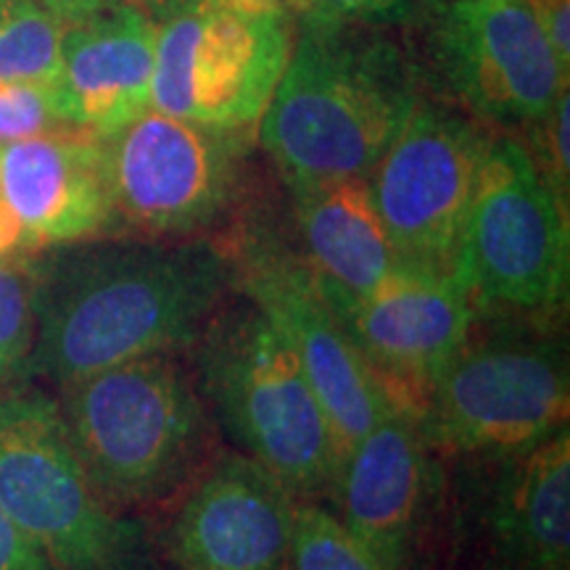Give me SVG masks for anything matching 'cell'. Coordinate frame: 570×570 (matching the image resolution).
<instances>
[{
  "label": "cell",
  "instance_id": "cell-27",
  "mask_svg": "<svg viewBox=\"0 0 570 570\" xmlns=\"http://www.w3.org/2000/svg\"><path fill=\"white\" fill-rule=\"evenodd\" d=\"M529 6L558 61L570 69V0H529Z\"/></svg>",
  "mask_w": 570,
  "mask_h": 570
},
{
  "label": "cell",
  "instance_id": "cell-4",
  "mask_svg": "<svg viewBox=\"0 0 570 570\" xmlns=\"http://www.w3.org/2000/svg\"><path fill=\"white\" fill-rule=\"evenodd\" d=\"M63 425L114 508L159 502L202 462L209 415L169 354L106 367L61 389Z\"/></svg>",
  "mask_w": 570,
  "mask_h": 570
},
{
  "label": "cell",
  "instance_id": "cell-6",
  "mask_svg": "<svg viewBox=\"0 0 570 570\" xmlns=\"http://www.w3.org/2000/svg\"><path fill=\"white\" fill-rule=\"evenodd\" d=\"M454 273L479 309L541 315L566 302L568 204L510 135H491L483 154Z\"/></svg>",
  "mask_w": 570,
  "mask_h": 570
},
{
  "label": "cell",
  "instance_id": "cell-15",
  "mask_svg": "<svg viewBox=\"0 0 570 570\" xmlns=\"http://www.w3.org/2000/svg\"><path fill=\"white\" fill-rule=\"evenodd\" d=\"M0 198L27 248L77 244L117 223L104 138L80 127L0 146Z\"/></svg>",
  "mask_w": 570,
  "mask_h": 570
},
{
  "label": "cell",
  "instance_id": "cell-10",
  "mask_svg": "<svg viewBox=\"0 0 570 570\" xmlns=\"http://www.w3.org/2000/svg\"><path fill=\"white\" fill-rule=\"evenodd\" d=\"M225 259L230 285L296 352L331 417L344 460L346 449L365 436L377 420L402 407H396L391 391L348 336L306 256H296L269 238H248L235 246L233 254H225Z\"/></svg>",
  "mask_w": 570,
  "mask_h": 570
},
{
  "label": "cell",
  "instance_id": "cell-23",
  "mask_svg": "<svg viewBox=\"0 0 570 570\" xmlns=\"http://www.w3.org/2000/svg\"><path fill=\"white\" fill-rule=\"evenodd\" d=\"M69 127L56 82H0V146Z\"/></svg>",
  "mask_w": 570,
  "mask_h": 570
},
{
  "label": "cell",
  "instance_id": "cell-14",
  "mask_svg": "<svg viewBox=\"0 0 570 570\" xmlns=\"http://www.w3.org/2000/svg\"><path fill=\"white\" fill-rule=\"evenodd\" d=\"M298 502L248 454H225L185 494L164 550L180 570H288Z\"/></svg>",
  "mask_w": 570,
  "mask_h": 570
},
{
  "label": "cell",
  "instance_id": "cell-22",
  "mask_svg": "<svg viewBox=\"0 0 570 570\" xmlns=\"http://www.w3.org/2000/svg\"><path fill=\"white\" fill-rule=\"evenodd\" d=\"M40 265L21 254L0 256V383L21 370L38 325Z\"/></svg>",
  "mask_w": 570,
  "mask_h": 570
},
{
  "label": "cell",
  "instance_id": "cell-24",
  "mask_svg": "<svg viewBox=\"0 0 570 570\" xmlns=\"http://www.w3.org/2000/svg\"><path fill=\"white\" fill-rule=\"evenodd\" d=\"M568 127H570V98L568 90L558 98L547 117L529 125L531 146L529 154L537 164L544 183L568 204V180H570V154H568Z\"/></svg>",
  "mask_w": 570,
  "mask_h": 570
},
{
  "label": "cell",
  "instance_id": "cell-25",
  "mask_svg": "<svg viewBox=\"0 0 570 570\" xmlns=\"http://www.w3.org/2000/svg\"><path fill=\"white\" fill-rule=\"evenodd\" d=\"M439 3L441 0H304V11H320L327 17L391 30V27L423 24Z\"/></svg>",
  "mask_w": 570,
  "mask_h": 570
},
{
  "label": "cell",
  "instance_id": "cell-2",
  "mask_svg": "<svg viewBox=\"0 0 570 570\" xmlns=\"http://www.w3.org/2000/svg\"><path fill=\"white\" fill-rule=\"evenodd\" d=\"M259 142L285 183L370 175L420 104V69L391 30L320 11L294 17Z\"/></svg>",
  "mask_w": 570,
  "mask_h": 570
},
{
  "label": "cell",
  "instance_id": "cell-11",
  "mask_svg": "<svg viewBox=\"0 0 570 570\" xmlns=\"http://www.w3.org/2000/svg\"><path fill=\"white\" fill-rule=\"evenodd\" d=\"M248 132L217 130L159 109L104 138L117 219L148 235H190L233 204Z\"/></svg>",
  "mask_w": 570,
  "mask_h": 570
},
{
  "label": "cell",
  "instance_id": "cell-20",
  "mask_svg": "<svg viewBox=\"0 0 570 570\" xmlns=\"http://www.w3.org/2000/svg\"><path fill=\"white\" fill-rule=\"evenodd\" d=\"M69 21L40 0H0V82H56Z\"/></svg>",
  "mask_w": 570,
  "mask_h": 570
},
{
  "label": "cell",
  "instance_id": "cell-12",
  "mask_svg": "<svg viewBox=\"0 0 570 570\" xmlns=\"http://www.w3.org/2000/svg\"><path fill=\"white\" fill-rule=\"evenodd\" d=\"M491 135L468 114L420 98L367 180L399 256L452 269Z\"/></svg>",
  "mask_w": 570,
  "mask_h": 570
},
{
  "label": "cell",
  "instance_id": "cell-7",
  "mask_svg": "<svg viewBox=\"0 0 570 570\" xmlns=\"http://www.w3.org/2000/svg\"><path fill=\"white\" fill-rule=\"evenodd\" d=\"M568 404L562 348L525 338L468 341L425 389L415 423L428 449L494 462L566 428Z\"/></svg>",
  "mask_w": 570,
  "mask_h": 570
},
{
  "label": "cell",
  "instance_id": "cell-16",
  "mask_svg": "<svg viewBox=\"0 0 570 570\" xmlns=\"http://www.w3.org/2000/svg\"><path fill=\"white\" fill-rule=\"evenodd\" d=\"M156 35L159 21L135 0L71 21L56 80L63 122L109 138L151 109Z\"/></svg>",
  "mask_w": 570,
  "mask_h": 570
},
{
  "label": "cell",
  "instance_id": "cell-13",
  "mask_svg": "<svg viewBox=\"0 0 570 570\" xmlns=\"http://www.w3.org/2000/svg\"><path fill=\"white\" fill-rule=\"evenodd\" d=\"M325 296L396 407L412 415L433 377L468 344L479 315L458 273L404 259L365 296Z\"/></svg>",
  "mask_w": 570,
  "mask_h": 570
},
{
  "label": "cell",
  "instance_id": "cell-3",
  "mask_svg": "<svg viewBox=\"0 0 570 570\" xmlns=\"http://www.w3.org/2000/svg\"><path fill=\"white\" fill-rule=\"evenodd\" d=\"M196 346L204 394L244 454L298 499L333 491L336 433L283 333L246 302L217 312Z\"/></svg>",
  "mask_w": 570,
  "mask_h": 570
},
{
  "label": "cell",
  "instance_id": "cell-29",
  "mask_svg": "<svg viewBox=\"0 0 570 570\" xmlns=\"http://www.w3.org/2000/svg\"><path fill=\"white\" fill-rule=\"evenodd\" d=\"M40 3L48 6V9L56 11L63 21H69L71 24V21L90 17V13L109 9V6L127 3V0H40Z\"/></svg>",
  "mask_w": 570,
  "mask_h": 570
},
{
  "label": "cell",
  "instance_id": "cell-17",
  "mask_svg": "<svg viewBox=\"0 0 570 570\" xmlns=\"http://www.w3.org/2000/svg\"><path fill=\"white\" fill-rule=\"evenodd\" d=\"M415 415L391 410L346 449L333 491L338 520L391 568L410 570L431 460Z\"/></svg>",
  "mask_w": 570,
  "mask_h": 570
},
{
  "label": "cell",
  "instance_id": "cell-26",
  "mask_svg": "<svg viewBox=\"0 0 570 570\" xmlns=\"http://www.w3.org/2000/svg\"><path fill=\"white\" fill-rule=\"evenodd\" d=\"M0 570H56L35 541L0 508Z\"/></svg>",
  "mask_w": 570,
  "mask_h": 570
},
{
  "label": "cell",
  "instance_id": "cell-30",
  "mask_svg": "<svg viewBox=\"0 0 570 570\" xmlns=\"http://www.w3.org/2000/svg\"><path fill=\"white\" fill-rule=\"evenodd\" d=\"M21 252H27L24 233H21V227L17 219H13L9 206L0 198V256H11Z\"/></svg>",
  "mask_w": 570,
  "mask_h": 570
},
{
  "label": "cell",
  "instance_id": "cell-5",
  "mask_svg": "<svg viewBox=\"0 0 570 570\" xmlns=\"http://www.w3.org/2000/svg\"><path fill=\"white\" fill-rule=\"evenodd\" d=\"M0 508L56 570H140V523L106 502L40 391L0 389Z\"/></svg>",
  "mask_w": 570,
  "mask_h": 570
},
{
  "label": "cell",
  "instance_id": "cell-8",
  "mask_svg": "<svg viewBox=\"0 0 570 570\" xmlns=\"http://www.w3.org/2000/svg\"><path fill=\"white\" fill-rule=\"evenodd\" d=\"M159 21L151 109L217 130L252 132L281 82L294 19L198 3Z\"/></svg>",
  "mask_w": 570,
  "mask_h": 570
},
{
  "label": "cell",
  "instance_id": "cell-18",
  "mask_svg": "<svg viewBox=\"0 0 570 570\" xmlns=\"http://www.w3.org/2000/svg\"><path fill=\"white\" fill-rule=\"evenodd\" d=\"M499 479L483 504L489 570H568L570 431L494 460Z\"/></svg>",
  "mask_w": 570,
  "mask_h": 570
},
{
  "label": "cell",
  "instance_id": "cell-31",
  "mask_svg": "<svg viewBox=\"0 0 570 570\" xmlns=\"http://www.w3.org/2000/svg\"><path fill=\"white\" fill-rule=\"evenodd\" d=\"M198 3H204V0H146V3L140 6H146V9L151 11V17L159 21L161 17H167L169 11L185 9V6H198Z\"/></svg>",
  "mask_w": 570,
  "mask_h": 570
},
{
  "label": "cell",
  "instance_id": "cell-19",
  "mask_svg": "<svg viewBox=\"0 0 570 570\" xmlns=\"http://www.w3.org/2000/svg\"><path fill=\"white\" fill-rule=\"evenodd\" d=\"M288 185L306 262L325 291L365 296L402 262L377 214L367 175Z\"/></svg>",
  "mask_w": 570,
  "mask_h": 570
},
{
  "label": "cell",
  "instance_id": "cell-1",
  "mask_svg": "<svg viewBox=\"0 0 570 570\" xmlns=\"http://www.w3.org/2000/svg\"><path fill=\"white\" fill-rule=\"evenodd\" d=\"M230 288L209 244L90 248L40 265L38 325L27 375L56 386L196 344Z\"/></svg>",
  "mask_w": 570,
  "mask_h": 570
},
{
  "label": "cell",
  "instance_id": "cell-21",
  "mask_svg": "<svg viewBox=\"0 0 570 570\" xmlns=\"http://www.w3.org/2000/svg\"><path fill=\"white\" fill-rule=\"evenodd\" d=\"M288 570H396L367 550L336 512L298 502Z\"/></svg>",
  "mask_w": 570,
  "mask_h": 570
},
{
  "label": "cell",
  "instance_id": "cell-28",
  "mask_svg": "<svg viewBox=\"0 0 570 570\" xmlns=\"http://www.w3.org/2000/svg\"><path fill=\"white\" fill-rule=\"evenodd\" d=\"M204 3L235 13H283L291 19L304 11V0H204Z\"/></svg>",
  "mask_w": 570,
  "mask_h": 570
},
{
  "label": "cell",
  "instance_id": "cell-9",
  "mask_svg": "<svg viewBox=\"0 0 570 570\" xmlns=\"http://www.w3.org/2000/svg\"><path fill=\"white\" fill-rule=\"evenodd\" d=\"M420 27L428 69L483 122L529 127L568 90L529 0H441Z\"/></svg>",
  "mask_w": 570,
  "mask_h": 570
}]
</instances>
